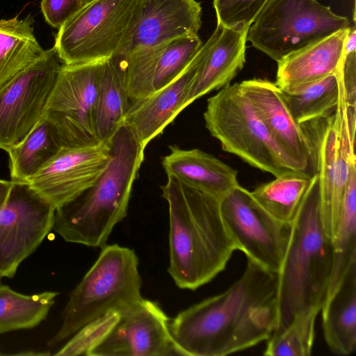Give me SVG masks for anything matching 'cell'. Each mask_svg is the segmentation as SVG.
<instances>
[{"instance_id": "ab89813d", "label": "cell", "mask_w": 356, "mask_h": 356, "mask_svg": "<svg viewBox=\"0 0 356 356\" xmlns=\"http://www.w3.org/2000/svg\"><path fill=\"white\" fill-rule=\"evenodd\" d=\"M3 355V354L0 351V355Z\"/></svg>"}, {"instance_id": "d4e9b609", "label": "cell", "mask_w": 356, "mask_h": 356, "mask_svg": "<svg viewBox=\"0 0 356 356\" xmlns=\"http://www.w3.org/2000/svg\"><path fill=\"white\" fill-rule=\"evenodd\" d=\"M44 51L29 17L0 19V88Z\"/></svg>"}, {"instance_id": "d590c367", "label": "cell", "mask_w": 356, "mask_h": 356, "mask_svg": "<svg viewBox=\"0 0 356 356\" xmlns=\"http://www.w3.org/2000/svg\"><path fill=\"white\" fill-rule=\"evenodd\" d=\"M338 73L341 79L347 108H356V51L344 56Z\"/></svg>"}, {"instance_id": "e575fe53", "label": "cell", "mask_w": 356, "mask_h": 356, "mask_svg": "<svg viewBox=\"0 0 356 356\" xmlns=\"http://www.w3.org/2000/svg\"><path fill=\"white\" fill-rule=\"evenodd\" d=\"M41 10L46 22L59 29L81 8V0H42Z\"/></svg>"}, {"instance_id": "e0dca14e", "label": "cell", "mask_w": 356, "mask_h": 356, "mask_svg": "<svg viewBox=\"0 0 356 356\" xmlns=\"http://www.w3.org/2000/svg\"><path fill=\"white\" fill-rule=\"evenodd\" d=\"M209 47L208 39L175 79L130 106L124 124L144 148L187 106V96Z\"/></svg>"}, {"instance_id": "9a60e30c", "label": "cell", "mask_w": 356, "mask_h": 356, "mask_svg": "<svg viewBox=\"0 0 356 356\" xmlns=\"http://www.w3.org/2000/svg\"><path fill=\"white\" fill-rule=\"evenodd\" d=\"M110 160L109 141L84 146L62 147L26 182L57 208L91 188Z\"/></svg>"}, {"instance_id": "7402d4cb", "label": "cell", "mask_w": 356, "mask_h": 356, "mask_svg": "<svg viewBox=\"0 0 356 356\" xmlns=\"http://www.w3.org/2000/svg\"><path fill=\"white\" fill-rule=\"evenodd\" d=\"M325 341L338 355H349L356 348V266L325 300L321 309Z\"/></svg>"}, {"instance_id": "603a6c76", "label": "cell", "mask_w": 356, "mask_h": 356, "mask_svg": "<svg viewBox=\"0 0 356 356\" xmlns=\"http://www.w3.org/2000/svg\"><path fill=\"white\" fill-rule=\"evenodd\" d=\"M131 106L126 83V56L117 54L102 64L97 99L95 131L99 142H108L124 124Z\"/></svg>"}, {"instance_id": "ba28073f", "label": "cell", "mask_w": 356, "mask_h": 356, "mask_svg": "<svg viewBox=\"0 0 356 356\" xmlns=\"http://www.w3.org/2000/svg\"><path fill=\"white\" fill-rule=\"evenodd\" d=\"M349 26L346 17L316 0H269L248 28L246 40L277 63Z\"/></svg>"}, {"instance_id": "8992f818", "label": "cell", "mask_w": 356, "mask_h": 356, "mask_svg": "<svg viewBox=\"0 0 356 356\" xmlns=\"http://www.w3.org/2000/svg\"><path fill=\"white\" fill-rule=\"evenodd\" d=\"M142 0H93L58 29L54 47L63 64L104 61L124 54L134 35Z\"/></svg>"}, {"instance_id": "9c48e42d", "label": "cell", "mask_w": 356, "mask_h": 356, "mask_svg": "<svg viewBox=\"0 0 356 356\" xmlns=\"http://www.w3.org/2000/svg\"><path fill=\"white\" fill-rule=\"evenodd\" d=\"M313 151V172L318 181L322 224L332 240L337 230L352 168L355 166V140L350 135L346 103L341 95L331 116L301 125Z\"/></svg>"}, {"instance_id": "74e56055", "label": "cell", "mask_w": 356, "mask_h": 356, "mask_svg": "<svg viewBox=\"0 0 356 356\" xmlns=\"http://www.w3.org/2000/svg\"><path fill=\"white\" fill-rule=\"evenodd\" d=\"M15 181L0 179V209L4 205Z\"/></svg>"}, {"instance_id": "f35d334b", "label": "cell", "mask_w": 356, "mask_h": 356, "mask_svg": "<svg viewBox=\"0 0 356 356\" xmlns=\"http://www.w3.org/2000/svg\"><path fill=\"white\" fill-rule=\"evenodd\" d=\"M92 1H93V0H81V7L85 6L86 4L91 2Z\"/></svg>"}, {"instance_id": "3957f363", "label": "cell", "mask_w": 356, "mask_h": 356, "mask_svg": "<svg viewBox=\"0 0 356 356\" xmlns=\"http://www.w3.org/2000/svg\"><path fill=\"white\" fill-rule=\"evenodd\" d=\"M109 143L111 160L95 184L55 209L52 229L67 242L102 248L127 216L145 148L124 124Z\"/></svg>"}, {"instance_id": "836d02e7", "label": "cell", "mask_w": 356, "mask_h": 356, "mask_svg": "<svg viewBox=\"0 0 356 356\" xmlns=\"http://www.w3.org/2000/svg\"><path fill=\"white\" fill-rule=\"evenodd\" d=\"M269 0H213L217 24L249 28Z\"/></svg>"}, {"instance_id": "1f68e13d", "label": "cell", "mask_w": 356, "mask_h": 356, "mask_svg": "<svg viewBox=\"0 0 356 356\" xmlns=\"http://www.w3.org/2000/svg\"><path fill=\"white\" fill-rule=\"evenodd\" d=\"M202 44L199 35L170 40L161 54L156 65L154 90L175 79L188 65Z\"/></svg>"}, {"instance_id": "d6a6232c", "label": "cell", "mask_w": 356, "mask_h": 356, "mask_svg": "<svg viewBox=\"0 0 356 356\" xmlns=\"http://www.w3.org/2000/svg\"><path fill=\"white\" fill-rule=\"evenodd\" d=\"M119 317V312H111L86 325L68 339L54 355H87L111 330Z\"/></svg>"}, {"instance_id": "4dcf8cb0", "label": "cell", "mask_w": 356, "mask_h": 356, "mask_svg": "<svg viewBox=\"0 0 356 356\" xmlns=\"http://www.w3.org/2000/svg\"><path fill=\"white\" fill-rule=\"evenodd\" d=\"M169 42L154 47L138 46L123 54L126 56V83L131 106L154 91L156 65Z\"/></svg>"}, {"instance_id": "7c38bea8", "label": "cell", "mask_w": 356, "mask_h": 356, "mask_svg": "<svg viewBox=\"0 0 356 356\" xmlns=\"http://www.w3.org/2000/svg\"><path fill=\"white\" fill-rule=\"evenodd\" d=\"M220 213L237 250L263 268L277 273L291 233V224L269 214L239 184L220 200Z\"/></svg>"}, {"instance_id": "8fae6325", "label": "cell", "mask_w": 356, "mask_h": 356, "mask_svg": "<svg viewBox=\"0 0 356 356\" xmlns=\"http://www.w3.org/2000/svg\"><path fill=\"white\" fill-rule=\"evenodd\" d=\"M104 61L63 64L49 97L44 116L63 147L97 144L95 115Z\"/></svg>"}, {"instance_id": "52a82bcc", "label": "cell", "mask_w": 356, "mask_h": 356, "mask_svg": "<svg viewBox=\"0 0 356 356\" xmlns=\"http://www.w3.org/2000/svg\"><path fill=\"white\" fill-rule=\"evenodd\" d=\"M204 119L222 149L249 165L275 177L298 170L276 144L239 83L224 86L207 99Z\"/></svg>"}, {"instance_id": "277c9868", "label": "cell", "mask_w": 356, "mask_h": 356, "mask_svg": "<svg viewBox=\"0 0 356 356\" xmlns=\"http://www.w3.org/2000/svg\"><path fill=\"white\" fill-rule=\"evenodd\" d=\"M332 261V240L321 220L318 181L316 174L291 223V233L277 273L276 334L296 315L320 308L325 300Z\"/></svg>"}, {"instance_id": "4316f807", "label": "cell", "mask_w": 356, "mask_h": 356, "mask_svg": "<svg viewBox=\"0 0 356 356\" xmlns=\"http://www.w3.org/2000/svg\"><path fill=\"white\" fill-rule=\"evenodd\" d=\"M281 91L293 118L298 124L302 125L327 118L334 113L340 98L341 81L337 73L317 81Z\"/></svg>"}, {"instance_id": "30bf717a", "label": "cell", "mask_w": 356, "mask_h": 356, "mask_svg": "<svg viewBox=\"0 0 356 356\" xmlns=\"http://www.w3.org/2000/svg\"><path fill=\"white\" fill-rule=\"evenodd\" d=\"M63 65L53 47L0 88L1 149L8 152L44 118Z\"/></svg>"}, {"instance_id": "83f0119b", "label": "cell", "mask_w": 356, "mask_h": 356, "mask_svg": "<svg viewBox=\"0 0 356 356\" xmlns=\"http://www.w3.org/2000/svg\"><path fill=\"white\" fill-rule=\"evenodd\" d=\"M332 268L325 300L339 286L348 271L356 266L355 166L350 172L342 204L339 224L332 239Z\"/></svg>"}, {"instance_id": "ac0fdd59", "label": "cell", "mask_w": 356, "mask_h": 356, "mask_svg": "<svg viewBox=\"0 0 356 356\" xmlns=\"http://www.w3.org/2000/svg\"><path fill=\"white\" fill-rule=\"evenodd\" d=\"M202 26V8L195 0H142L140 17L126 51L154 47L175 38L197 36Z\"/></svg>"}, {"instance_id": "2e32d148", "label": "cell", "mask_w": 356, "mask_h": 356, "mask_svg": "<svg viewBox=\"0 0 356 356\" xmlns=\"http://www.w3.org/2000/svg\"><path fill=\"white\" fill-rule=\"evenodd\" d=\"M243 92L272 138L299 171L313 172V151L302 126L293 118L280 88L268 80L253 79L239 83ZM314 173V172H313Z\"/></svg>"}, {"instance_id": "cb8c5ba5", "label": "cell", "mask_w": 356, "mask_h": 356, "mask_svg": "<svg viewBox=\"0 0 356 356\" xmlns=\"http://www.w3.org/2000/svg\"><path fill=\"white\" fill-rule=\"evenodd\" d=\"M62 147L55 127L44 117L19 143L7 152L10 179L26 182Z\"/></svg>"}, {"instance_id": "8d00e7d4", "label": "cell", "mask_w": 356, "mask_h": 356, "mask_svg": "<svg viewBox=\"0 0 356 356\" xmlns=\"http://www.w3.org/2000/svg\"><path fill=\"white\" fill-rule=\"evenodd\" d=\"M356 30L355 24L348 27V31L343 42V56L356 51Z\"/></svg>"}, {"instance_id": "ffe728a7", "label": "cell", "mask_w": 356, "mask_h": 356, "mask_svg": "<svg viewBox=\"0 0 356 356\" xmlns=\"http://www.w3.org/2000/svg\"><path fill=\"white\" fill-rule=\"evenodd\" d=\"M161 164L168 177L220 200L239 184L236 170L200 149L170 146Z\"/></svg>"}, {"instance_id": "44dd1931", "label": "cell", "mask_w": 356, "mask_h": 356, "mask_svg": "<svg viewBox=\"0 0 356 356\" xmlns=\"http://www.w3.org/2000/svg\"><path fill=\"white\" fill-rule=\"evenodd\" d=\"M348 31H339L277 62L275 84L289 90L337 74Z\"/></svg>"}, {"instance_id": "d6986e66", "label": "cell", "mask_w": 356, "mask_h": 356, "mask_svg": "<svg viewBox=\"0 0 356 356\" xmlns=\"http://www.w3.org/2000/svg\"><path fill=\"white\" fill-rule=\"evenodd\" d=\"M248 30L244 26L228 28L217 24L187 96V106L211 91L230 84L243 69Z\"/></svg>"}, {"instance_id": "5b68a950", "label": "cell", "mask_w": 356, "mask_h": 356, "mask_svg": "<svg viewBox=\"0 0 356 356\" xmlns=\"http://www.w3.org/2000/svg\"><path fill=\"white\" fill-rule=\"evenodd\" d=\"M138 258L133 250L106 245L70 293L62 314V325L49 340L54 347L67 341L86 325L111 312H121L141 300Z\"/></svg>"}, {"instance_id": "5bb4252c", "label": "cell", "mask_w": 356, "mask_h": 356, "mask_svg": "<svg viewBox=\"0 0 356 356\" xmlns=\"http://www.w3.org/2000/svg\"><path fill=\"white\" fill-rule=\"evenodd\" d=\"M170 319L157 302L143 298L119 313L87 356H186L170 334Z\"/></svg>"}, {"instance_id": "4fadbf2b", "label": "cell", "mask_w": 356, "mask_h": 356, "mask_svg": "<svg viewBox=\"0 0 356 356\" xmlns=\"http://www.w3.org/2000/svg\"><path fill=\"white\" fill-rule=\"evenodd\" d=\"M55 207L27 182L15 181L0 209V279L13 278L52 229Z\"/></svg>"}, {"instance_id": "6da1fadb", "label": "cell", "mask_w": 356, "mask_h": 356, "mask_svg": "<svg viewBox=\"0 0 356 356\" xmlns=\"http://www.w3.org/2000/svg\"><path fill=\"white\" fill-rule=\"evenodd\" d=\"M277 323V273L248 259L227 289L180 312L169 329L186 356H225L267 341Z\"/></svg>"}, {"instance_id": "484cf974", "label": "cell", "mask_w": 356, "mask_h": 356, "mask_svg": "<svg viewBox=\"0 0 356 356\" xmlns=\"http://www.w3.org/2000/svg\"><path fill=\"white\" fill-rule=\"evenodd\" d=\"M314 175L289 170L260 184L251 195L273 217L291 224L312 184Z\"/></svg>"}, {"instance_id": "f546056e", "label": "cell", "mask_w": 356, "mask_h": 356, "mask_svg": "<svg viewBox=\"0 0 356 356\" xmlns=\"http://www.w3.org/2000/svg\"><path fill=\"white\" fill-rule=\"evenodd\" d=\"M320 308L296 315L290 323L267 340L264 354L268 356H309L315 337V322Z\"/></svg>"}, {"instance_id": "7a4b0ae2", "label": "cell", "mask_w": 356, "mask_h": 356, "mask_svg": "<svg viewBox=\"0 0 356 356\" xmlns=\"http://www.w3.org/2000/svg\"><path fill=\"white\" fill-rule=\"evenodd\" d=\"M161 188L168 206V271L179 288L195 290L224 270L236 244L223 222L220 200L172 177Z\"/></svg>"}, {"instance_id": "f1b7e54d", "label": "cell", "mask_w": 356, "mask_h": 356, "mask_svg": "<svg viewBox=\"0 0 356 356\" xmlns=\"http://www.w3.org/2000/svg\"><path fill=\"white\" fill-rule=\"evenodd\" d=\"M58 295L55 291L26 295L0 284V334L39 325Z\"/></svg>"}]
</instances>
